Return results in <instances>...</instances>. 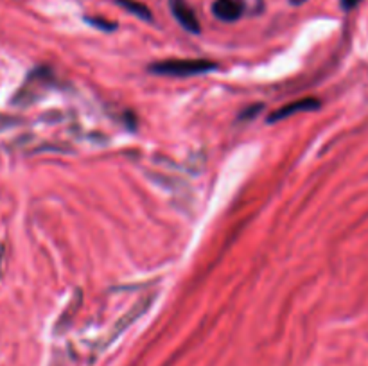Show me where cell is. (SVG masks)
<instances>
[{"mask_svg": "<svg viewBox=\"0 0 368 366\" xmlns=\"http://www.w3.org/2000/svg\"><path fill=\"white\" fill-rule=\"evenodd\" d=\"M217 65L209 59H166V61L151 63L149 72L162 76H194L216 71Z\"/></svg>", "mask_w": 368, "mask_h": 366, "instance_id": "obj_1", "label": "cell"}, {"mask_svg": "<svg viewBox=\"0 0 368 366\" xmlns=\"http://www.w3.org/2000/svg\"><path fill=\"white\" fill-rule=\"evenodd\" d=\"M169 4L175 18L178 20V24L182 25L185 31L192 33V35H198V33L202 31L198 18H196V15H194V11L189 8V4H187L185 0H171Z\"/></svg>", "mask_w": 368, "mask_h": 366, "instance_id": "obj_2", "label": "cell"}, {"mask_svg": "<svg viewBox=\"0 0 368 366\" xmlns=\"http://www.w3.org/2000/svg\"><path fill=\"white\" fill-rule=\"evenodd\" d=\"M153 302H155V295H153V293H151V295H147L146 298H140V300L137 302V304L133 305L132 309H130V312H126V314L122 316V318H120L119 321H117L115 329H113V332H112V334H110V341H112L113 338H117V336H119L120 332L125 331V329H128L130 325H132L137 318H140V316H142L144 312L147 311V309L151 307Z\"/></svg>", "mask_w": 368, "mask_h": 366, "instance_id": "obj_3", "label": "cell"}, {"mask_svg": "<svg viewBox=\"0 0 368 366\" xmlns=\"http://www.w3.org/2000/svg\"><path fill=\"white\" fill-rule=\"evenodd\" d=\"M320 108V101H316L314 98H306V99H300V101H294L289 102L287 106L284 108H279L277 112H273L270 117H268V122H279L282 119L291 117L294 113H300V112H313V110Z\"/></svg>", "mask_w": 368, "mask_h": 366, "instance_id": "obj_4", "label": "cell"}, {"mask_svg": "<svg viewBox=\"0 0 368 366\" xmlns=\"http://www.w3.org/2000/svg\"><path fill=\"white\" fill-rule=\"evenodd\" d=\"M243 2L241 0H216L212 4V13L216 18L223 22H236L243 15Z\"/></svg>", "mask_w": 368, "mask_h": 366, "instance_id": "obj_5", "label": "cell"}, {"mask_svg": "<svg viewBox=\"0 0 368 366\" xmlns=\"http://www.w3.org/2000/svg\"><path fill=\"white\" fill-rule=\"evenodd\" d=\"M117 4H119L120 8H125L126 11L132 13V15L139 16L140 20H146V22H151L153 20L151 11L144 4H140V2H135V0H117Z\"/></svg>", "mask_w": 368, "mask_h": 366, "instance_id": "obj_6", "label": "cell"}, {"mask_svg": "<svg viewBox=\"0 0 368 366\" xmlns=\"http://www.w3.org/2000/svg\"><path fill=\"white\" fill-rule=\"evenodd\" d=\"M260 110H263V105H253V106H250V108H246V110H244V112H241L239 121H241V122L252 121L253 117H257V115H259Z\"/></svg>", "mask_w": 368, "mask_h": 366, "instance_id": "obj_7", "label": "cell"}, {"mask_svg": "<svg viewBox=\"0 0 368 366\" xmlns=\"http://www.w3.org/2000/svg\"><path fill=\"white\" fill-rule=\"evenodd\" d=\"M86 22H88V24H92L93 28L103 29V31H113V29L117 28L113 22H106V20H103V18H86Z\"/></svg>", "mask_w": 368, "mask_h": 366, "instance_id": "obj_8", "label": "cell"}, {"mask_svg": "<svg viewBox=\"0 0 368 366\" xmlns=\"http://www.w3.org/2000/svg\"><path fill=\"white\" fill-rule=\"evenodd\" d=\"M360 2H361V0H341V6H343V9H347V11H349V9L356 8Z\"/></svg>", "mask_w": 368, "mask_h": 366, "instance_id": "obj_9", "label": "cell"}, {"mask_svg": "<svg viewBox=\"0 0 368 366\" xmlns=\"http://www.w3.org/2000/svg\"><path fill=\"white\" fill-rule=\"evenodd\" d=\"M291 4L293 6H300V4H304V2H306V0H289Z\"/></svg>", "mask_w": 368, "mask_h": 366, "instance_id": "obj_10", "label": "cell"}]
</instances>
